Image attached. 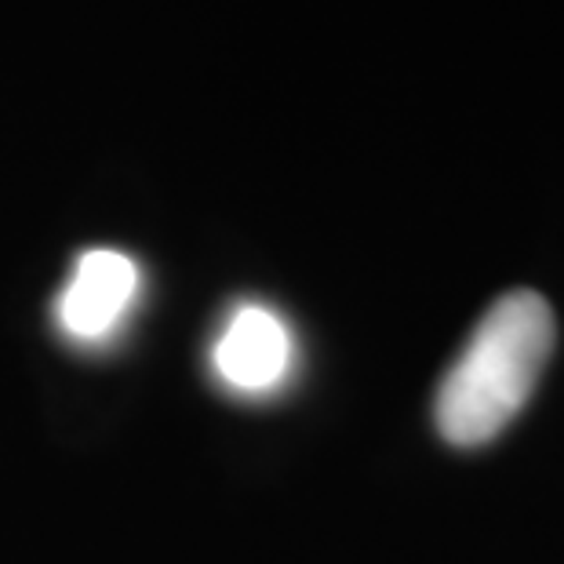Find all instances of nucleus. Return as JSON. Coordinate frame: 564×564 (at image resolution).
<instances>
[{
    "mask_svg": "<svg viewBox=\"0 0 564 564\" xmlns=\"http://www.w3.org/2000/svg\"><path fill=\"white\" fill-rule=\"evenodd\" d=\"M554 339V310L543 295L528 288L499 295L444 371L434 401L437 434L455 448L496 441L532 398Z\"/></svg>",
    "mask_w": 564,
    "mask_h": 564,
    "instance_id": "nucleus-1",
    "label": "nucleus"
},
{
    "mask_svg": "<svg viewBox=\"0 0 564 564\" xmlns=\"http://www.w3.org/2000/svg\"><path fill=\"white\" fill-rule=\"evenodd\" d=\"M295 339L288 321L267 303H241L212 346V368L237 393H270L288 379Z\"/></svg>",
    "mask_w": 564,
    "mask_h": 564,
    "instance_id": "nucleus-2",
    "label": "nucleus"
},
{
    "mask_svg": "<svg viewBox=\"0 0 564 564\" xmlns=\"http://www.w3.org/2000/svg\"><path fill=\"white\" fill-rule=\"evenodd\" d=\"M142 273L135 259L117 248H91L77 259L74 273L58 295V324L80 343H95L110 335L124 321L139 295Z\"/></svg>",
    "mask_w": 564,
    "mask_h": 564,
    "instance_id": "nucleus-3",
    "label": "nucleus"
}]
</instances>
